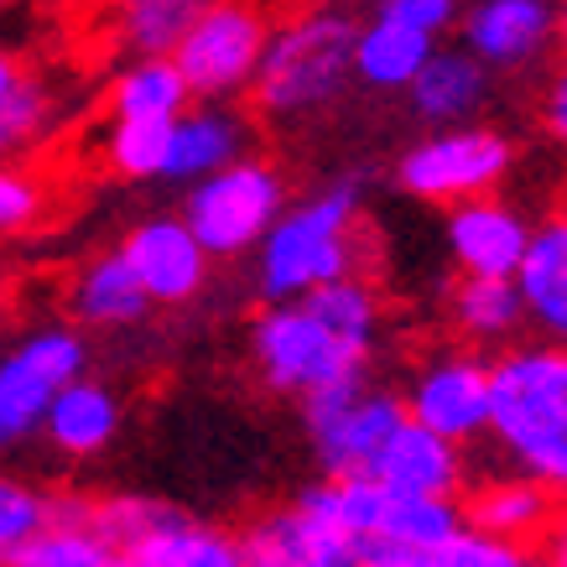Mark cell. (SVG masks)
I'll return each mask as SVG.
<instances>
[{
    "instance_id": "1",
    "label": "cell",
    "mask_w": 567,
    "mask_h": 567,
    "mask_svg": "<svg viewBox=\"0 0 567 567\" xmlns=\"http://www.w3.org/2000/svg\"><path fill=\"white\" fill-rule=\"evenodd\" d=\"M489 443L499 458L567 495V344H505L489 360Z\"/></svg>"
},
{
    "instance_id": "2",
    "label": "cell",
    "mask_w": 567,
    "mask_h": 567,
    "mask_svg": "<svg viewBox=\"0 0 567 567\" xmlns=\"http://www.w3.org/2000/svg\"><path fill=\"white\" fill-rule=\"evenodd\" d=\"M360 183L339 177L302 204L281 208V219L256 245V287L266 302L308 297L323 281L360 276Z\"/></svg>"
},
{
    "instance_id": "3",
    "label": "cell",
    "mask_w": 567,
    "mask_h": 567,
    "mask_svg": "<svg viewBox=\"0 0 567 567\" xmlns=\"http://www.w3.org/2000/svg\"><path fill=\"white\" fill-rule=\"evenodd\" d=\"M354 37H360V21L328 0L271 27L266 58L250 84L256 110L271 121H302L328 110L354 79Z\"/></svg>"
},
{
    "instance_id": "4",
    "label": "cell",
    "mask_w": 567,
    "mask_h": 567,
    "mask_svg": "<svg viewBox=\"0 0 567 567\" xmlns=\"http://www.w3.org/2000/svg\"><path fill=\"white\" fill-rule=\"evenodd\" d=\"M250 354H256L260 380L276 395H308L339 375H360L370 364V349L344 339L308 297L292 302H266V312L250 328Z\"/></svg>"
},
{
    "instance_id": "5",
    "label": "cell",
    "mask_w": 567,
    "mask_h": 567,
    "mask_svg": "<svg viewBox=\"0 0 567 567\" xmlns=\"http://www.w3.org/2000/svg\"><path fill=\"white\" fill-rule=\"evenodd\" d=\"M406 422V401L395 391L370 385V375H339L302 395V427L312 437L318 468L328 480L370 474L375 453L391 443V432Z\"/></svg>"
},
{
    "instance_id": "6",
    "label": "cell",
    "mask_w": 567,
    "mask_h": 567,
    "mask_svg": "<svg viewBox=\"0 0 567 567\" xmlns=\"http://www.w3.org/2000/svg\"><path fill=\"white\" fill-rule=\"evenodd\" d=\"M281 208H287L281 173L271 162L245 152L240 162L188 183L183 219H188V229L198 235V245L214 260H235V256H250L266 240V229L281 219Z\"/></svg>"
},
{
    "instance_id": "7",
    "label": "cell",
    "mask_w": 567,
    "mask_h": 567,
    "mask_svg": "<svg viewBox=\"0 0 567 567\" xmlns=\"http://www.w3.org/2000/svg\"><path fill=\"white\" fill-rule=\"evenodd\" d=\"M266 42H271V17L260 0H208L173 48V63L188 79L193 100L229 104L256 84Z\"/></svg>"
},
{
    "instance_id": "8",
    "label": "cell",
    "mask_w": 567,
    "mask_h": 567,
    "mask_svg": "<svg viewBox=\"0 0 567 567\" xmlns=\"http://www.w3.org/2000/svg\"><path fill=\"white\" fill-rule=\"evenodd\" d=\"M511 162L516 146L489 125H437L395 162V183L422 204H464L495 193L511 177Z\"/></svg>"
},
{
    "instance_id": "9",
    "label": "cell",
    "mask_w": 567,
    "mask_h": 567,
    "mask_svg": "<svg viewBox=\"0 0 567 567\" xmlns=\"http://www.w3.org/2000/svg\"><path fill=\"white\" fill-rule=\"evenodd\" d=\"M89 370V344L73 328L52 323L27 333L11 354H0V453L42 432L52 395Z\"/></svg>"
},
{
    "instance_id": "10",
    "label": "cell",
    "mask_w": 567,
    "mask_h": 567,
    "mask_svg": "<svg viewBox=\"0 0 567 567\" xmlns=\"http://www.w3.org/2000/svg\"><path fill=\"white\" fill-rule=\"evenodd\" d=\"M401 401L412 422L474 447L480 437H489V354H480L474 344L437 349L412 370V385Z\"/></svg>"
},
{
    "instance_id": "11",
    "label": "cell",
    "mask_w": 567,
    "mask_h": 567,
    "mask_svg": "<svg viewBox=\"0 0 567 567\" xmlns=\"http://www.w3.org/2000/svg\"><path fill=\"white\" fill-rule=\"evenodd\" d=\"M235 536H240L245 567H360L370 557L364 536L318 516L302 499L260 511Z\"/></svg>"
},
{
    "instance_id": "12",
    "label": "cell",
    "mask_w": 567,
    "mask_h": 567,
    "mask_svg": "<svg viewBox=\"0 0 567 567\" xmlns=\"http://www.w3.org/2000/svg\"><path fill=\"white\" fill-rule=\"evenodd\" d=\"M121 256L131 260L141 292L152 297V302H162V308L188 302V297L204 292L208 260H214L204 245H198V235L188 229V219H167V214L136 224V229L125 235Z\"/></svg>"
},
{
    "instance_id": "13",
    "label": "cell",
    "mask_w": 567,
    "mask_h": 567,
    "mask_svg": "<svg viewBox=\"0 0 567 567\" xmlns=\"http://www.w3.org/2000/svg\"><path fill=\"white\" fill-rule=\"evenodd\" d=\"M443 240L464 276H516L532 245V224L511 204H499L495 193H484V198L447 204Z\"/></svg>"
},
{
    "instance_id": "14",
    "label": "cell",
    "mask_w": 567,
    "mask_h": 567,
    "mask_svg": "<svg viewBox=\"0 0 567 567\" xmlns=\"http://www.w3.org/2000/svg\"><path fill=\"white\" fill-rule=\"evenodd\" d=\"M370 480L395 489V495H464L468 484V447L443 437V432L422 427V422H401L391 443L375 453Z\"/></svg>"
},
{
    "instance_id": "15",
    "label": "cell",
    "mask_w": 567,
    "mask_h": 567,
    "mask_svg": "<svg viewBox=\"0 0 567 567\" xmlns=\"http://www.w3.org/2000/svg\"><path fill=\"white\" fill-rule=\"evenodd\" d=\"M458 499H464V520L474 532H489V536H499V542H516V547L536 551V542H542V532H547V520L563 495H557L551 484L511 468V474L468 480Z\"/></svg>"
},
{
    "instance_id": "16",
    "label": "cell",
    "mask_w": 567,
    "mask_h": 567,
    "mask_svg": "<svg viewBox=\"0 0 567 567\" xmlns=\"http://www.w3.org/2000/svg\"><path fill=\"white\" fill-rule=\"evenodd\" d=\"M557 32L551 0H480L464 17V48L484 69H526Z\"/></svg>"
},
{
    "instance_id": "17",
    "label": "cell",
    "mask_w": 567,
    "mask_h": 567,
    "mask_svg": "<svg viewBox=\"0 0 567 567\" xmlns=\"http://www.w3.org/2000/svg\"><path fill=\"white\" fill-rule=\"evenodd\" d=\"M250 152V121L224 100H198L173 121V146H167V183H198Z\"/></svg>"
},
{
    "instance_id": "18",
    "label": "cell",
    "mask_w": 567,
    "mask_h": 567,
    "mask_svg": "<svg viewBox=\"0 0 567 567\" xmlns=\"http://www.w3.org/2000/svg\"><path fill=\"white\" fill-rule=\"evenodd\" d=\"M121 416H125L121 395L110 391L104 380L79 375L52 395L48 416H42V437L52 443L58 458H100L104 447L115 443Z\"/></svg>"
},
{
    "instance_id": "19",
    "label": "cell",
    "mask_w": 567,
    "mask_h": 567,
    "mask_svg": "<svg viewBox=\"0 0 567 567\" xmlns=\"http://www.w3.org/2000/svg\"><path fill=\"white\" fill-rule=\"evenodd\" d=\"M121 567H245L240 536L198 520L188 511H167V520H156L152 532L141 536L136 547H125L115 557Z\"/></svg>"
},
{
    "instance_id": "20",
    "label": "cell",
    "mask_w": 567,
    "mask_h": 567,
    "mask_svg": "<svg viewBox=\"0 0 567 567\" xmlns=\"http://www.w3.org/2000/svg\"><path fill=\"white\" fill-rule=\"evenodd\" d=\"M516 287L526 297V318L536 333L551 344H567V208L532 229Z\"/></svg>"
},
{
    "instance_id": "21",
    "label": "cell",
    "mask_w": 567,
    "mask_h": 567,
    "mask_svg": "<svg viewBox=\"0 0 567 567\" xmlns=\"http://www.w3.org/2000/svg\"><path fill=\"white\" fill-rule=\"evenodd\" d=\"M406 94H412V110L427 125H464L489 100V69L468 48H453V52L437 48L422 63V73L412 79Z\"/></svg>"
},
{
    "instance_id": "22",
    "label": "cell",
    "mask_w": 567,
    "mask_h": 567,
    "mask_svg": "<svg viewBox=\"0 0 567 567\" xmlns=\"http://www.w3.org/2000/svg\"><path fill=\"white\" fill-rule=\"evenodd\" d=\"M447 318H453V333L474 349H505L520 339V328H532L516 276H464L453 287Z\"/></svg>"
},
{
    "instance_id": "23",
    "label": "cell",
    "mask_w": 567,
    "mask_h": 567,
    "mask_svg": "<svg viewBox=\"0 0 567 567\" xmlns=\"http://www.w3.org/2000/svg\"><path fill=\"white\" fill-rule=\"evenodd\" d=\"M69 302H73V318L89 328H131L152 308V297L141 292L136 271H131V260L121 250H104V256L89 260L84 271L73 276Z\"/></svg>"
},
{
    "instance_id": "24",
    "label": "cell",
    "mask_w": 567,
    "mask_h": 567,
    "mask_svg": "<svg viewBox=\"0 0 567 567\" xmlns=\"http://www.w3.org/2000/svg\"><path fill=\"white\" fill-rule=\"evenodd\" d=\"M432 52H437V37L375 17L354 37V79L370 89H385V94L391 89H412V79L422 73Z\"/></svg>"
},
{
    "instance_id": "25",
    "label": "cell",
    "mask_w": 567,
    "mask_h": 567,
    "mask_svg": "<svg viewBox=\"0 0 567 567\" xmlns=\"http://www.w3.org/2000/svg\"><path fill=\"white\" fill-rule=\"evenodd\" d=\"M104 104H110V121H121V115H167L173 121L193 104V89L173 63V52H162V58H131L110 79Z\"/></svg>"
},
{
    "instance_id": "26",
    "label": "cell",
    "mask_w": 567,
    "mask_h": 567,
    "mask_svg": "<svg viewBox=\"0 0 567 567\" xmlns=\"http://www.w3.org/2000/svg\"><path fill=\"white\" fill-rule=\"evenodd\" d=\"M464 499L453 495H395L380 484V511H375V547H427L443 536L464 532Z\"/></svg>"
},
{
    "instance_id": "27",
    "label": "cell",
    "mask_w": 567,
    "mask_h": 567,
    "mask_svg": "<svg viewBox=\"0 0 567 567\" xmlns=\"http://www.w3.org/2000/svg\"><path fill=\"white\" fill-rule=\"evenodd\" d=\"M526 557H532V547L464 526V532L427 542V547H370L360 567H520Z\"/></svg>"
},
{
    "instance_id": "28",
    "label": "cell",
    "mask_w": 567,
    "mask_h": 567,
    "mask_svg": "<svg viewBox=\"0 0 567 567\" xmlns=\"http://www.w3.org/2000/svg\"><path fill=\"white\" fill-rule=\"evenodd\" d=\"M208 0H110V27L131 58H162L183 42Z\"/></svg>"
},
{
    "instance_id": "29",
    "label": "cell",
    "mask_w": 567,
    "mask_h": 567,
    "mask_svg": "<svg viewBox=\"0 0 567 567\" xmlns=\"http://www.w3.org/2000/svg\"><path fill=\"white\" fill-rule=\"evenodd\" d=\"M173 121L167 115H121V121H110V131H104V162H110V173L131 177V183H146V177L167 173Z\"/></svg>"
},
{
    "instance_id": "30",
    "label": "cell",
    "mask_w": 567,
    "mask_h": 567,
    "mask_svg": "<svg viewBox=\"0 0 567 567\" xmlns=\"http://www.w3.org/2000/svg\"><path fill=\"white\" fill-rule=\"evenodd\" d=\"M121 551L110 547L94 526H73V520H48L32 532L0 567H115Z\"/></svg>"
},
{
    "instance_id": "31",
    "label": "cell",
    "mask_w": 567,
    "mask_h": 567,
    "mask_svg": "<svg viewBox=\"0 0 567 567\" xmlns=\"http://www.w3.org/2000/svg\"><path fill=\"white\" fill-rule=\"evenodd\" d=\"M52 110H58L52 89L42 84V79H21L17 94L0 104V162L11 152H21V146H32V141L48 136Z\"/></svg>"
},
{
    "instance_id": "32",
    "label": "cell",
    "mask_w": 567,
    "mask_h": 567,
    "mask_svg": "<svg viewBox=\"0 0 567 567\" xmlns=\"http://www.w3.org/2000/svg\"><path fill=\"white\" fill-rule=\"evenodd\" d=\"M48 489L32 480H17V474H0V563L27 542L32 532L48 526Z\"/></svg>"
},
{
    "instance_id": "33",
    "label": "cell",
    "mask_w": 567,
    "mask_h": 567,
    "mask_svg": "<svg viewBox=\"0 0 567 567\" xmlns=\"http://www.w3.org/2000/svg\"><path fill=\"white\" fill-rule=\"evenodd\" d=\"M52 193L32 167H6L0 162V235H21L48 214Z\"/></svg>"
},
{
    "instance_id": "34",
    "label": "cell",
    "mask_w": 567,
    "mask_h": 567,
    "mask_svg": "<svg viewBox=\"0 0 567 567\" xmlns=\"http://www.w3.org/2000/svg\"><path fill=\"white\" fill-rule=\"evenodd\" d=\"M375 17L385 21H401V27H416V32H447L458 21V0H380Z\"/></svg>"
},
{
    "instance_id": "35",
    "label": "cell",
    "mask_w": 567,
    "mask_h": 567,
    "mask_svg": "<svg viewBox=\"0 0 567 567\" xmlns=\"http://www.w3.org/2000/svg\"><path fill=\"white\" fill-rule=\"evenodd\" d=\"M542 121H547V131H551V141L567 152V63H563V73L547 84V100H542Z\"/></svg>"
},
{
    "instance_id": "36",
    "label": "cell",
    "mask_w": 567,
    "mask_h": 567,
    "mask_svg": "<svg viewBox=\"0 0 567 567\" xmlns=\"http://www.w3.org/2000/svg\"><path fill=\"white\" fill-rule=\"evenodd\" d=\"M536 557H542V563H551V567H567V495L557 499L547 532H542V542H536Z\"/></svg>"
},
{
    "instance_id": "37",
    "label": "cell",
    "mask_w": 567,
    "mask_h": 567,
    "mask_svg": "<svg viewBox=\"0 0 567 567\" xmlns=\"http://www.w3.org/2000/svg\"><path fill=\"white\" fill-rule=\"evenodd\" d=\"M21 79H27V73H21V63H17V58H11L6 48H0V104L11 100V94H17Z\"/></svg>"
},
{
    "instance_id": "38",
    "label": "cell",
    "mask_w": 567,
    "mask_h": 567,
    "mask_svg": "<svg viewBox=\"0 0 567 567\" xmlns=\"http://www.w3.org/2000/svg\"><path fill=\"white\" fill-rule=\"evenodd\" d=\"M551 42H557L563 58H567V0H563V11H557V32H551Z\"/></svg>"
},
{
    "instance_id": "39",
    "label": "cell",
    "mask_w": 567,
    "mask_h": 567,
    "mask_svg": "<svg viewBox=\"0 0 567 567\" xmlns=\"http://www.w3.org/2000/svg\"><path fill=\"white\" fill-rule=\"evenodd\" d=\"M520 567H551V563H542V557H536V551H532V557H526V563H520Z\"/></svg>"
},
{
    "instance_id": "40",
    "label": "cell",
    "mask_w": 567,
    "mask_h": 567,
    "mask_svg": "<svg viewBox=\"0 0 567 567\" xmlns=\"http://www.w3.org/2000/svg\"><path fill=\"white\" fill-rule=\"evenodd\" d=\"M11 6H21V0H0V11H11Z\"/></svg>"
},
{
    "instance_id": "41",
    "label": "cell",
    "mask_w": 567,
    "mask_h": 567,
    "mask_svg": "<svg viewBox=\"0 0 567 567\" xmlns=\"http://www.w3.org/2000/svg\"><path fill=\"white\" fill-rule=\"evenodd\" d=\"M69 6H100V0H69Z\"/></svg>"
},
{
    "instance_id": "42",
    "label": "cell",
    "mask_w": 567,
    "mask_h": 567,
    "mask_svg": "<svg viewBox=\"0 0 567 567\" xmlns=\"http://www.w3.org/2000/svg\"><path fill=\"white\" fill-rule=\"evenodd\" d=\"M115 567H121V563H115Z\"/></svg>"
}]
</instances>
